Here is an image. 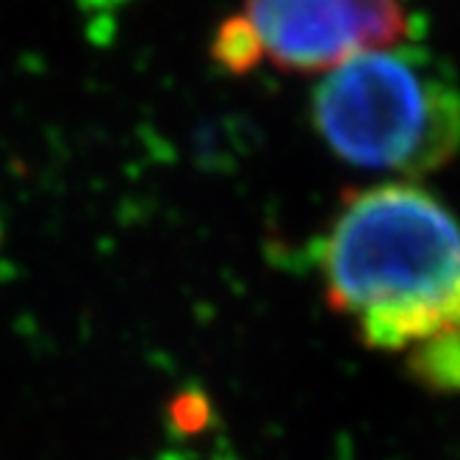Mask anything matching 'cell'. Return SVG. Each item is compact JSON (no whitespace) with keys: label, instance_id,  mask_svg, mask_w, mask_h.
Segmentation results:
<instances>
[{"label":"cell","instance_id":"1","mask_svg":"<svg viewBox=\"0 0 460 460\" xmlns=\"http://www.w3.org/2000/svg\"><path fill=\"white\" fill-rule=\"evenodd\" d=\"M324 297L372 349H411L460 324V222L427 189L347 191L322 244Z\"/></svg>","mask_w":460,"mask_h":460},{"label":"cell","instance_id":"2","mask_svg":"<svg viewBox=\"0 0 460 460\" xmlns=\"http://www.w3.org/2000/svg\"><path fill=\"white\" fill-rule=\"evenodd\" d=\"M319 137L364 170L430 175L460 153V86L421 48L360 53L314 89Z\"/></svg>","mask_w":460,"mask_h":460},{"label":"cell","instance_id":"3","mask_svg":"<svg viewBox=\"0 0 460 460\" xmlns=\"http://www.w3.org/2000/svg\"><path fill=\"white\" fill-rule=\"evenodd\" d=\"M244 17L264 56L288 73H331L408 37L400 0H244Z\"/></svg>","mask_w":460,"mask_h":460},{"label":"cell","instance_id":"4","mask_svg":"<svg viewBox=\"0 0 460 460\" xmlns=\"http://www.w3.org/2000/svg\"><path fill=\"white\" fill-rule=\"evenodd\" d=\"M411 377L438 394H460V324L408 349Z\"/></svg>","mask_w":460,"mask_h":460},{"label":"cell","instance_id":"5","mask_svg":"<svg viewBox=\"0 0 460 460\" xmlns=\"http://www.w3.org/2000/svg\"><path fill=\"white\" fill-rule=\"evenodd\" d=\"M214 61L222 70L244 75L250 73L255 64L264 58V48H261V40L252 31L250 20L242 17H227L214 34V45H211Z\"/></svg>","mask_w":460,"mask_h":460},{"label":"cell","instance_id":"6","mask_svg":"<svg viewBox=\"0 0 460 460\" xmlns=\"http://www.w3.org/2000/svg\"><path fill=\"white\" fill-rule=\"evenodd\" d=\"M170 419L175 424V430H181L186 436L200 433V430H206V427L211 424V402H208L206 394L189 388V391L178 394V397L172 400Z\"/></svg>","mask_w":460,"mask_h":460}]
</instances>
